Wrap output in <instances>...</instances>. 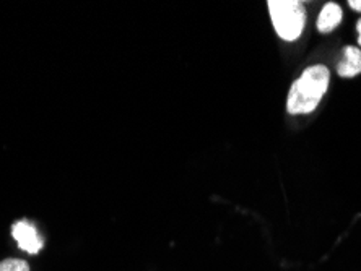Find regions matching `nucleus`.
Returning a JSON list of instances; mask_svg holds the SVG:
<instances>
[{
    "mask_svg": "<svg viewBox=\"0 0 361 271\" xmlns=\"http://www.w3.org/2000/svg\"><path fill=\"white\" fill-rule=\"evenodd\" d=\"M331 73L326 65L306 68L290 89L286 109L290 114H310L321 103L329 88Z\"/></svg>",
    "mask_w": 361,
    "mask_h": 271,
    "instance_id": "f257e3e1",
    "label": "nucleus"
},
{
    "mask_svg": "<svg viewBox=\"0 0 361 271\" xmlns=\"http://www.w3.org/2000/svg\"><path fill=\"white\" fill-rule=\"evenodd\" d=\"M269 12L277 34L285 41L298 39L306 23V12L296 0H270Z\"/></svg>",
    "mask_w": 361,
    "mask_h": 271,
    "instance_id": "f03ea898",
    "label": "nucleus"
},
{
    "mask_svg": "<svg viewBox=\"0 0 361 271\" xmlns=\"http://www.w3.org/2000/svg\"><path fill=\"white\" fill-rule=\"evenodd\" d=\"M12 234L15 241L18 242L21 251L28 253H38L42 247V239L39 237L38 231L28 221H18L12 227Z\"/></svg>",
    "mask_w": 361,
    "mask_h": 271,
    "instance_id": "7ed1b4c3",
    "label": "nucleus"
},
{
    "mask_svg": "<svg viewBox=\"0 0 361 271\" xmlns=\"http://www.w3.org/2000/svg\"><path fill=\"white\" fill-rule=\"evenodd\" d=\"M337 73L343 78H352L361 73V49L353 46L345 47L337 65Z\"/></svg>",
    "mask_w": 361,
    "mask_h": 271,
    "instance_id": "20e7f679",
    "label": "nucleus"
},
{
    "mask_svg": "<svg viewBox=\"0 0 361 271\" xmlns=\"http://www.w3.org/2000/svg\"><path fill=\"white\" fill-rule=\"evenodd\" d=\"M342 21V8L341 5L329 2L327 5H324V8L321 10L319 18H317V30L321 33H331L332 30H336Z\"/></svg>",
    "mask_w": 361,
    "mask_h": 271,
    "instance_id": "39448f33",
    "label": "nucleus"
},
{
    "mask_svg": "<svg viewBox=\"0 0 361 271\" xmlns=\"http://www.w3.org/2000/svg\"><path fill=\"white\" fill-rule=\"evenodd\" d=\"M0 271H30V268L28 263L23 262V260L8 258L0 263Z\"/></svg>",
    "mask_w": 361,
    "mask_h": 271,
    "instance_id": "423d86ee",
    "label": "nucleus"
},
{
    "mask_svg": "<svg viewBox=\"0 0 361 271\" xmlns=\"http://www.w3.org/2000/svg\"><path fill=\"white\" fill-rule=\"evenodd\" d=\"M348 5L353 10H357V12H361V0H350Z\"/></svg>",
    "mask_w": 361,
    "mask_h": 271,
    "instance_id": "0eeeda50",
    "label": "nucleus"
},
{
    "mask_svg": "<svg viewBox=\"0 0 361 271\" xmlns=\"http://www.w3.org/2000/svg\"><path fill=\"white\" fill-rule=\"evenodd\" d=\"M357 31H358V44L361 46V18H360L358 25H357Z\"/></svg>",
    "mask_w": 361,
    "mask_h": 271,
    "instance_id": "6e6552de",
    "label": "nucleus"
}]
</instances>
